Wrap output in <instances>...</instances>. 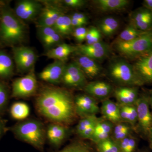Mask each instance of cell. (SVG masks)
<instances>
[{
    "label": "cell",
    "mask_w": 152,
    "mask_h": 152,
    "mask_svg": "<svg viewBox=\"0 0 152 152\" xmlns=\"http://www.w3.org/2000/svg\"><path fill=\"white\" fill-rule=\"evenodd\" d=\"M53 27L63 38L72 34L74 31L70 16L65 14L59 17Z\"/></svg>",
    "instance_id": "obj_26"
},
{
    "label": "cell",
    "mask_w": 152,
    "mask_h": 152,
    "mask_svg": "<svg viewBox=\"0 0 152 152\" xmlns=\"http://www.w3.org/2000/svg\"><path fill=\"white\" fill-rule=\"evenodd\" d=\"M81 55L86 56L98 61L105 59L110 53L109 45L102 41L92 45H80L77 47Z\"/></svg>",
    "instance_id": "obj_13"
},
{
    "label": "cell",
    "mask_w": 152,
    "mask_h": 152,
    "mask_svg": "<svg viewBox=\"0 0 152 152\" xmlns=\"http://www.w3.org/2000/svg\"><path fill=\"white\" fill-rule=\"evenodd\" d=\"M133 127L128 123L121 122L114 125L111 138L117 142L132 134Z\"/></svg>",
    "instance_id": "obj_28"
},
{
    "label": "cell",
    "mask_w": 152,
    "mask_h": 152,
    "mask_svg": "<svg viewBox=\"0 0 152 152\" xmlns=\"http://www.w3.org/2000/svg\"><path fill=\"white\" fill-rule=\"evenodd\" d=\"M77 50V47L67 44L61 43L53 48L48 50L45 56L49 58L65 62L71 54Z\"/></svg>",
    "instance_id": "obj_23"
},
{
    "label": "cell",
    "mask_w": 152,
    "mask_h": 152,
    "mask_svg": "<svg viewBox=\"0 0 152 152\" xmlns=\"http://www.w3.org/2000/svg\"><path fill=\"white\" fill-rule=\"evenodd\" d=\"M145 32L140 31L132 25L129 24L121 33L116 41L129 42L138 37Z\"/></svg>",
    "instance_id": "obj_30"
},
{
    "label": "cell",
    "mask_w": 152,
    "mask_h": 152,
    "mask_svg": "<svg viewBox=\"0 0 152 152\" xmlns=\"http://www.w3.org/2000/svg\"><path fill=\"white\" fill-rule=\"evenodd\" d=\"M10 94L6 85L0 80V115L4 113L8 105Z\"/></svg>",
    "instance_id": "obj_35"
},
{
    "label": "cell",
    "mask_w": 152,
    "mask_h": 152,
    "mask_svg": "<svg viewBox=\"0 0 152 152\" xmlns=\"http://www.w3.org/2000/svg\"><path fill=\"white\" fill-rule=\"evenodd\" d=\"M98 152H121L118 143L110 138L96 144Z\"/></svg>",
    "instance_id": "obj_32"
},
{
    "label": "cell",
    "mask_w": 152,
    "mask_h": 152,
    "mask_svg": "<svg viewBox=\"0 0 152 152\" xmlns=\"http://www.w3.org/2000/svg\"><path fill=\"white\" fill-rule=\"evenodd\" d=\"M137 152H147L146 151H139Z\"/></svg>",
    "instance_id": "obj_46"
},
{
    "label": "cell",
    "mask_w": 152,
    "mask_h": 152,
    "mask_svg": "<svg viewBox=\"0 0 152 152\" xmlns=\"http://www.w3.org/2000/svg\"><path fill=\"white\" fill-rule=\"evenodd\" d=\"M70 17L71 19L77 20L83 22L86 24H87L88 23V18L84 14L82 13H74Z\"/></svg>",
    "instance_id": "obj_41"
},
{
    "label": "cell",
    "mask_w": 152,
    "mask_h": 152,
    "mask_svg": "<svg viewBox=\"0 0 152 152\" xmlns=\"http://www.w3.org/2000/svg\"><path fill=\"white\" fill-rule=\"evenodd\" d=\"M100 110L104 119L114 124L122 122L118 104L109 99H106L103 101Z\"/></svg>",
    "instance_id": "obj_22"
},
{
    "label": "cell",
    "mask_w": 152,
    "mask_h": 152,
    "mask_svg": "<svg viewBox=\"0 0 152 152\" xmlns=\"http://www.w3.org/2000/svg\"><path fill=\"white\" fill-rule=\"evenodd\" d=\"M37 80L34 69L26 75L14 81L11 96L19 99L30 97L37 93Z\"/></svg>",
    "instance_id": "obj_6"
},
{
    "label": "cell",
    "mask_w": 152,
    "mask_h": 152,
    "mask_svg": "<svg viewBox=\"0 0 152 152\" xmlns=\"http://www.w3.org/2000/svg\"><path fill=\"white\" fill-rule=\"evenodd\" d=\"M147 138L148 139L149 142L150 148L152 150V126L150 129Z\"/></svg>",
    "instance_id": "obj_44"
},
{
    "label": "cell",
    "mask_w": 152,
    "mask_h": 152,
    "mask_svg": "<svg viewBox=\"0 0 152 152\" xmlns=\"http://www.w3.org/2000/svg\"><path fill=\"white\" fill-rule=\"evenodd\" d=\"M64 14V9L59 6L50 4H46L38 16L36 24L37 28L53 27L57 19Z\"/></svg>",
    "instance_id": "obj_14"
},
{
    "label": "cell",
    "mask_w": 152,
    "mask_h": 152,
    "mask_svg": "<svg viewBox=\"0 0 152 152\" xmlns=\"http://www.w3.org/2000/svg\"><path fill=\"white\" fill-rule=\"evenodd\" d=\"M108 76L120 86L140 87L144 85L132 65L122 58L112 60L107 69Z\"/></svg>",
    "instance_id": "obj_4"
},
{
    "label": "cell",
    "mask_w": 152,
    "mask_h": 152,
    "mask_svg": "<svg viewBox=\"0 0 152 152\" xmlns=\"http://www.w3.org/2000/svg\"><path fill=\"white\" fill-rule=\"evenodd\" d=\"M75 107L77 116L81 118L96 115L100 111L96 99L87 94L77 95L75 97Z\"/></svg>",
    "instance_id": "obj_11"
},
{
    "label": "cell",
    "mask_w": 152,
    "mask_h": 152,
    "mask_svg": "<svg viewBox=\"0 0 152 152\" xmlns=\"http://www.w3.org/2000/svg\"><path fill=\"white\" fill-rule=\"evenodd\" d=\"M29 107L26 103L16 102L11 106L10 113L15 120L23 121L27 118L30 114Z\"/></svg>",
    "instance_id": "obj_29"
},
{
    "label": "cell",
    "mask_w": 152,
    "mask_h": 152,
    "mask_svg": "<svg viewBox=\"0 0 152 152\" xmlns=\"http://www.w3.org/2000/svg\"><path fill=\"white\" fill-rule=\"evenodd\" d=\"M119 26V22L116 18L113 17H107L98 22L97 28L102 35L110 37L116 32Z\"/></svg>",
    "instance_id": "obj_25"
},
{
    "label": "cell",
    "mask_w": 152,
    "mask_h": 152,
    "mask_svg": "<svg viewBox=\"0 0 152 152\" xmlns=\"http://www.w3.org/2000/svg\"><path fill=\"white\" fill-rule=\"evenodd\" d=\"M12 52L14 61L19 72L28 73L34 69L37 56L33 49L24 46H15Z\"/></svg>",
    "instance_id": "obj_8"
},
{
    "label": "cell",
    "mask_w": 152,
    "mask_h": 152,
    "mask_svg": "<svg viewBox=\"0 0 152 152\" xmlns=\"http://www.w3.org/2000/svg\"><path fill=\"white\" fill-rule=\"evenodd\" d=\"M43 7L40 2L31 0H23L17 2L14 12L23 21H30L36 18Z\"/></svg>",
    "instance_id": "obj_10"
},
{
    "label": "cell",
    "mask_w": 152,
    "mask_h": 152,
    "mask_svg": "<svg viewBox=\"0 0 152 152\" xmlns=\"http://www.w3.org/2000/svg\"><path fill=\"white\" fill-rule=\"evenodd\" d=\"M87 94L96 99L105 100L113 91L111 85L106 82L96 81L88 83L83 88Z\"/></svg>",
    "instance_id": "obj_16"
},
{
    "label": "cell",
    "mask_w": 152,
    "mask_h": 152,
    "mask_svg": "<svg viewBox=\"0 0 152 152\" xmlns=\"http://www.w3.org/2000/svg\"><path fill=\"white\" fill-rule=\"evenodd\" d=\"M118 143L121 152H134L137 146L138 140L131 134Z\"/></svg>",
    "instance_id": "obj_34"
},
{
    "label": "cell",
    "mask_w": 152,
    "mask_h": 152,
    "mask_svg": "<svg viewBox=\"0 0 152 152\" xmlns=\"http://www.w3.org/2000/svg\"><path fill=\"white\" fill-rule=\"evenodd\" d=\"M66 65L65 62L55 60L39 73V78L52 84L61 83Z\"/></svg>",
    "instance_id": "obj_12"
},
{
    "label": "cell",
    "mask_w": 152,
    "mask_h": 152,
    "mask_svg": "<svg viewBox=\"0 0 152 152\" xmlns=\"http://www.w3.org/2000/svg\"><path fill=\"white\" fill-rule=\"evenodd\" d=\"M67 126L52 123L46 128V138L50 144L55 147L60 146L69 134Z\"/></svg>",
    "instance_id": "obj_17"
},
{
    "label": "cell",
    "mask_w": 152,
    "mask_h": 152,
    "mask_svg": "<svg viewBox=\"0 0 152 152\" xmlns=\"http://www.w3.org/2000/svg\"><path fill=\"white\" fill-rule=\"evenodd\" d=\"M62 2L67 7L72 8H79L86 5L87 1L84 0H64Z\"/></svg>",
    "instance_id": "obj_40"
},
{
    "label": "cell",
    "mask_w": 152,
    "mask_h": 152,
    "mask_svg": "<svg viewBox=\"0 0 152 152\" xmlns=\"http://www.w3.org/2000/svg\"><path fill=\"white\" fill-rule=\"evenodd\" d=\"M26 34V25L8 6L0 11V40L7 45H19L23 42Z\"/></svg>",
    "instance_id": "obj_2"
},
{
    "label": "cell",
    "mask_w": 152,
    "mask_h": 152,
    "mask_svg": "<svg viewBox=\"0 0 152 152\" xmlns=\"http://www.w3.org/2000/svg\"><path fill=\"white\" fill-rule=\"evenodd\" d=\"M20 140L32 146L40 152H44L46 140V128L39 120L30 119L21 121L9 128Z\"/></svg>",
    "instance_id": "obj_3"
},
{
    "label": "cell",
    "mask_w": 152,
    "mask_h": 152,
    "mask_svg": "<svg viewBox=\"0 0 152 152\" xmlns=\"http://www.w3.org/2000/svg\"><path fill=\"white\" fill-rule=\"evenodd\" d=\"M63 38L59 34L56 33L42 42L44 47L49 50L54 48V46H57L61 44Z\"/></svg>",
    "instance_id": "obj_37"
},
{
    "label": "cell",
    "mask_w": 152,
    "mask_h": 152,
    "mask_svg": "<svg viewBox=\"0 0 152 152\" xmlns=\"http://www.w3.org/2000/svg\"><path fill=\"white\" fill-rule=\"evenodd\" d=\"M100 118L96 115H91L81 118L77 125L76 126V132L79 136L83 132L95 123L97 122Z\"/></svg>",
    "instance_id": "obj_33"
},
{
    "label": "cell",
    "mask_w": 152,
    "mask_h": 152,
    "mask_svg": "<svg viewBox=\"0 0 152 152\" xmlns=\"http://www.w3.org/2000/svg\"><path fill=\"white\" fill-rule=\"evenodd\" d=\"M114 95L118 104L123 105H134L140 96L137 87H118Z\"/></svg>",
    "instance_id": "obj_19"
},
{
    "label": "cell",
    "mask_w": 152,
    "mask_h": 152,
    "mask_svg": "<svg viewBox=\"0 0 152 152\" xmlns=\"http://www.w3.org/2000/svg\"><path fill=\"white\" fill-rule=\"evenodd\" d=\"M114 124L103 119H99L96 125L95 131L91 140L95 144L110 138L111 137Z\"/></svg>",
    "instance_id": "obj_21"
},
{
    "label": "cell",
    "mask_w": 152,
    "mask_h": 152,
    "mask_svg": "<svg viewBox=\"0 0 152 152\" xmlns=\"http://www.w3.org/2000/svg\"><path fill=\"white\" fill-rule=\"evenodd\" d=\"M88 29L84 26L76 28L74 29L72 35L75 39L79 42L86 40Z\"/></svg>",
    "instance_id": "obj_39"
},
{
    "label": "cell",
    "mask_w": 152,
    "mask_h": 152,
    "mask_svg": "<svg viewBox=\"0 0 152 152\" xmlns=\"http://www.w3.org/2000/svg\"><path fill=\"white\" fill-rule=\"evenodd\" d=\"M130 24L141 31L149 28L152 23V12L145 7L132 12L129 17Z\"/></svg>",
    "instance_id": "obj_18"
},
{
    "label": "cell",
    "mask_w": 152,
    "mask_h": 152,
    "mask_svg": "<svg viewBox=\"0 0 152 152\" xmlns=\"http://www.w3.org/2000/svg\"><path fill=\"white\" fill-rule=\"evenodd\" d=\"M35 107L42 116L52 123L68 126L77 116L75 110V97L64 88L44 87L37 96Z\"/></svg>",
    "instance_id": "obj_1"
},
{
    "label": "cell",
    "mask_w": 152,
    "mask_h": 152,
    "mask_svg": "<svg viewBox=\"0 0 152 152\" xmlns=\"http://www.w3.org/2000/svg\"><path fill=\"white\" fill-rule=\"evenodd\" d=\"M102 34L98 28L92 27L88 29L86 40V45H90L101 41Z\"/></svg>",
    "instance_id": "obj_36"
},
{
    "label": "cell",
    "mask_w": 152,
    "mask_h": 152,
    "mask_svg": "<svg viewBox=\"0 0 152 152\" xmlns=\"http://www.w3.org/2000/svg\"><path fill=\"white\" fill-rule=\"evenodd\" d=\"M14 64L11 57L5 52L0 50V78L9 79L14 74Z\"/></svg>",
    "instance_id": "obj_27"
},
{
    "label": "cell",
    "mask_w": 152,
    "mask_h": 152,
    "mask_svg": "<svg viewBox=\"0 0 152 152\" xmlns=\"http://www.w3.org/2000/svg\"><path fill=\"white\" fill-rule=\"evenodd\" d=\"M37 28L38 36L42 42L57 33L53 28L51 27H43Z\"/></svg>",
    "instance_id": "obj_38"
},
{
    "label": "cell",
    "mask_w": 152,
    "mask_h": 152,
    "mask_svg": "<svg viewBox=\"0 0 152 152\" xmlns=\"http://www.w3.org/2000/svg\"><path fill=\"white\" fill-rule=\"evenodd\" d=\"M149 96V104L150 108L152 110V90L151 91V93Z\"/></svg>",
    "instance_id": "obj_45"
},
{
    "label": "cell",
    "mask_w": 152,
    "mask_h": 152,
    "mask_svg": "<svg viewBox=\"0 0 152 152\" xmlns=\"http://www.w3.org/2000/svg\"><path fill=\"white\" fill-rule=\"evenodd\" d=\"M135 106L137 112L136 131L142 137H147L152 126V113L150 110L148 95L139 96Z\"/></svg>",
    "instance_id": "obj_7"
},
{
    "label": "cell",
    "mask_w": 152,
    "mask_h": 152,
    "mask_svg": "<svg viewBox=\"0 0 152 152\" xmlns=\"http://www.w3.org/2000/svg\"><path fill=\"white\" fill-rule=\"evenodd\" d=\"M86 77L75 61L66 65L61 83L68 88L83 89L88 83Z\"/></svg>",
    "instance_id": "obj_9"
},
{
    "label": "cell",
    "mask_w": 152,
    "mask_h": 152,
    "mask_svg": "<svg viewBox=\"0 0 152 152\" xmlns=\"http://www.w3.org/2000/svg\"><path fill=\"white\" fill-rule=\"evenodd\" d=\"M57 152H94L88 143L83 141L77 140L72 142Z\"/></svg>",
    "instance_id": "obj_31"
},
{
    "label": "cell",
    "mask_w": 152,
    "mask_h": 152,
    "mask_svg": "<svg viewBox=\"0 0 152 152\" xmlns=\"http://www.w3.org/2000/svg\"><path fill=\"white\" fill-rule=\"evenodd\" d=\"M75 62L78 65L86 77L95 78L100 75L102 68L98 61L84 55H81L76 58Z\"/></svg>",
    "instance_id": "obj_20"
},
{
    "label": "cell",
    "mask_w": 152,
    "mask_h": 152,
    "mask_svg": "<svg viewBox=\"0 0 152 152\" xmlns=\"http://www.w3.org/2000/svg\"><path fill=\"white\" fill-rule=\"evenodd\" d=\"M133 66L144 84L152 83V50L137 58Z\"/></svg>",
    "instance_id": "obj_15"
},
{
    "label": "cell",
    "mask_w": 152,
    "mask_h": 152,
    "mask_svg": "<svg viewBox=\"0 0 152 152\" xmlns=\"http://www.w3.org/2000/svg\"><path fill=\"white\" fill-rule=\"evenodd\" d=\"M116 50L123 56L137 58L152 50V30L145 32L138 37L129 42L115 41Z\"/></svg>",
    "instance_id": "obj_5"
},
{
    "label": "cell",
    "mask_w": 152,
    "mask_h": 152,
    "mask_svg": "<svg viewBox=\"0 0 152 152\" xmlns=\"http://www.w3.org/2000/svg\"><path fill=\"white\" fill-rule=\"evenodd\" d=\"M94 2L96 7L104 12L121 10L126 7L130 3L128 0H96Z\"/></svg>",
    "instance_id": "obj_24"
},
{
    "label": "cell",
    "mask_w": 152,
    "mask_h": 152,
    "mask_svg": "<svg viewBox=\"0 0 152 152\" xmlns=\"http://www.w3.org/2000/svg\"><path fill=\"white\" fill-rule=\"evenodd\" d=\"M8 130H9V128L7 127V121L0 117V140Z\"/></svg>",
    "instance_id": "obj_42"
},
{
    "label": "cell",
    "mask_w": 152,
    "mask_h": 152,
    "mask_svg": "<svg viewBox=\"0 0 152 152\" xmlns=\"http://www.w3.org/2000/svg\"><path fill=\"white\" fill-rule=\"evenodd\" d=\"M143 4L144 7L152 12V0H145Z\"/></svg>",
    "instance_id": "obj_43"
}]
</instances>
